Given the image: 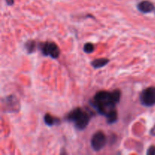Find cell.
Listing matches in <instances>:
<instances>
[{
	"mask_svg": "<svg viewBox=\"0 0 155 155\" xmlns=\"http://www.w3.org/2000/svg\"><path fill=\"white\" fill-rule=\"evenodd\" d=\"M121 92L119 89L112 92L100 91L93 97L90 104L98 114L104 115L107 118L108 124H113L117 120V104L120 102Z\"/></svg>",
	"mask_w": 155,
	"mask_h": 155,
	"instance_id": "obj_1",
	"label": "cell"
},
{
	"mask_svg": "<svg viewBox=\"0 0 155 155\" xmlns=\"http://www.w3.org/2000/svg\"><path fill=\"white\" fill-rule=\"evenodd\" d=\"M66 120L73 123L77 130H83L87 127L90 122L91 114L81 107H77L67 115Z\"/></svg>",
	"mask_w": 155,
	"mask_h": 155,
	"instance_id": "obj_2",
	"label": "cell"
},
{
	"mask_svg": "<svg viewBox=\"0 0 155 155\" xmlns=\"http://www.w3.org/2000/svg\"><path fill=\"white\" fill-rule=\"evenodd\" d=\"M41 51L45 56H50L52 58H58L60 55V48L54 42L47 41L39 44Z\"/></svg>",
	"mask_w": 155,
	"mask_h": 155,
	"instance_id": "obj_3",
	"label": "cell"
},
{
	"mask_svg": "<svg viewBox=\"0 0 155 155\" xmlns=\"http://www.w3.org/2000/svg\"><path fill=\"white\" fill-rule=\"evenodd\" d=\"M140 102L145 107L155 105V87H148L142 91L140 95Z\"/></svg>",
	"mask_w": 155,
	"mask_h": 155,
	"instance_id": "obj_4",
	"label": "cell"
},
{
	"mask_svg": "<svg viewBox=\"0 0 155 155\" xmlns=\"http://www.w3.org/2000/svg\"><path fill=\"white\" fill-rule=\"evenodd\" d=\"M107 137L105 134L101 131H98L92 136L91 139V146L95 151H99L107 144Z\"/></svg>",
	"mask_w": 155,
	"mask_h": 155,
	"instance_id": "obj_5",
	"label": "cell"
},
{
	"mask_svg": "<svg viewBox=\"0 0 155 155\" xmlns=\"http://www.w3.org/2000/svg\"><path fill=\"white\" fill-rule=\"evenodd\" d=\"M5 101H8V102L10 103L9 105H8L7 107H5L6 111H11V112L19 111L20 104H19V101H18V99L16 98V97H15L14 95H11V96L6 97Z\"/></svg>",
	"mask_w": 155,
	"mask_h": 155,
	"instance_id": "obj_6",
	"label": "cell"
},
{
	"mask_svg": "<svg viewBox=\"0 0 155 155\" xmlns=\"http://www.w3.org/2000/svg\"><path fill=\"white\" fill-rule=\"evenodd\" d=\"M138 10L142 13H150L154 10V5L152 2L149 1H142L139 2L137 5Z\"/></svg>",
	"mask_w": 155,
	"mask_h": 155,
	"instance_id": "obj_7",
	"label": "cell"
},
{
	"mask_svg": "<svg viewBox=\"0 0 155 155\" xmlns=\"http://www.w3.org/2000/svg\"><path fill=\"white\" fill-rule=\"evenodd\" d=\"M44 122L48 127H52L54 125H58L60 124V119L55 117L52 116L50 114H46L44 117Z\"/></svg>",
	"mask_w": 155,
	"mask_h": 155,
	"instance_id": "obj_8",
	"label": "cell"
},
{
	"mask_svg": "<svg viewBox=\"0 0 155 155\" xmlns=\"http://www.w3.org/2000/svg\"><path fill=\"white\" fill-rule=\"evenodd\" d=\"M109 61H110L109 59L101 58H97L92 61L91 62V65H92L94 68H95V69H98V68H101L106 66V65L109 63Z\"/></svg>",
	"mask_w": 155,
	"mask_h": 155,
	"instance_id": "obj_9",
	"label": "cell"
},
{
	"mask_svg": "<svg viewBox=\"0 0 155 155\" xmlns=\"http://www.w3.org/2000/svg\"><path fill=\"white\" fill-rule=\"evenodd\" d=\"M36 42L33 40H29L27 41V42L25 43V48L27 49V52L28 53H33V51H35V48H36Z\"/></svg>",
	"mask_w": 155,
	"mask_h": 155,
	"instance_id": "obj_10",
	"label": "cell"
},
{
	"mask_svg": "<svg viewBox=\"0 0 155 155\" xmlns=\"http://www.w3.org/2000/svg\"><path fill=\"white\" fill-rule=\"evenodd\" d=\"M94 50H95V46H94L93 44L91 43V42H86L84 45V46H83V51H84L85 52L88 53V54L92 53L94 51Z\"/></svg>",
	"mask_w": 155,
	"mask_h": 155,
	"instance_id": "obj_11",
	"label": "cell"
},
{
	"mask_svg": "<svg viewBox=\"0 0 155 155\" xmlns=\"http://www.w3.org/2000/svg\"><path fill=\"white\" fill-rule=\"evenodd\" d=\"M147 154L148 155H155V146L154 145H151L148 148V151H147Z\"/></svg>",
	"mask_w": 155,
	"mask_h": 155,
	"instance_id": "obj_12",
	"label": "cell"
},
{
	"mask_svg": "<svg viewBox=\"0 0 155 155\" xmlns=\"http://www.w3.org/2000/svg\"><path fill=\"white\" fill-rule=\"evenodd\" d=\"M5 2L8 5H12L14 4V0H5Z\"/></svg>",
	"mask_w": 155,
	"mask_h": 155,
	"instance_id": "obj_13",
	"label": "cell"
},
{
	"mask_svg": "<svg viewBox=\"0 0 155 155\" xmlns=\"http://www.w3.org/2000/svg\"><path fill=\"white\" fill-rule=\"evenodd\" d=\"M150 133H151V135H152L153 136H155V125L153 127V128L151 130V132H150Z\"/></svg>",
	"mask_w": 155,
	"mask_h": 155,
	"instance_id": "obj_14",
	"label": "cell"
},
{
	"mask_svg": "<svg viewBox=\"0 0 155 155\" xmlns=\"http://www.w3.org/2000/svg\"><path fill=\"white\" fill-rule=\"evenodd\" d=\"M154 11H155V9H154Z\"/></svg>",
	"mask_w": 155,
	"mask_h": 155,
	"instance_id": "obj_15",
	"label": "cell"
}]
</instances>
